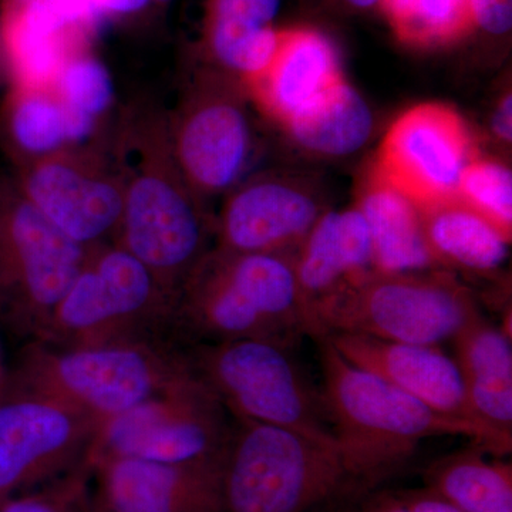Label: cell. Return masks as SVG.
<instances>
[{
  "label": "cell",
  "instance_id": "6da1fadb",
  "mask_svg": "<svg viewBox=\"0 0 512 512\" xmlns=\"http://www.w3.org/2000/svg\"><path fill=\"white\" fill-rule=\"evenodd\" d=\"M107 147L124 195L113 242L140 259L177 301L211 251L214 224L175 160L167 113L154 101H134L109 130Z\"/></svg>",
  "mask_w": 512,
  "mask_h": 512
},
{
  "label": "cell",
  "instance_id": "7a4b0ae2",
  "mask_svg": "<svg viewBox=\"0 0 512 512\" xmlns=\"http://www.w3.org/2000/svg\"><path fill=\"white\" fill-rule=\"evenodd\" d=\"M320 343L322 399L350 476L372 484L413 456L423 440L461 436L485 453L507 456L510 444L470 421L436 412Z\"/></svg>",
  "mask_w": 512,
  "mask_h": 512
},
{
  "label": "cell",
  "instance_id": "3957f363",
  "mask_svg": "<svg viewBox=\"0 0 512 512\" xmlns=\"http://www.w3.org/2000/svg\"><path fill=\"white\" fill-rule=\"evenodd\" d=\"M309 335L295 254H234L211 249L175 301L173 340L221 343L268 339L291 345Z\"/></svg>",
  "mask_w": 512,
  "mask_h": 512
},
{
  "label": "cell",
  "instance_id": "277c9868",
  "mask_svg": "<svg viewBox=\"0 0 512 512\" xmlns=\"http://www.w3.org/2000/svg\"><path fill=\"white\" fill-rule=\"evenodd\" d=\"M188 372L183 348L173 342L73 349L30 342L8 387L55 400L100 424L163 392Z\"/></svg>",
  "mask_w": 512,
  "mask_h": 512
},
{
  "label": "cell",
  "instance_id": "5b68a950",
  "mask_svg": "<svg viewBox=\"0 0 512 512\" xmlns=\"http://www.w3.org/2000/svg\"><path fill=\"white\" fill-rule=\"evenodd\" d=\"M175 298L116 242L90 248L82 271L37 340L53 348L174 342ZM177 345V343H175Z\"/></svg>",
  "mask_w": 512,
  "mask_h": 512
},
{
  "label": "cell",
  "instance_id": "8992f818",
  "mask_svg": "<svg viewBox=\"0 0 512 512\" xmlns=\"http://www.w3.org/2000/svg\"><path fill=\"white\" fill-rule=\"evenodd\" d=\"M353 483L336 441L237 420L221 458V512H311Z\"/></svg>",
  "mask_w": 512,
  "mask_h": 512
},
{
  "label": "cell",
  "instance_id": "52a82bcc",
  "mask_svg": "<svg viewBox=\"0 0 512 512\" xmlns=\"http://www.w3.org/2000/svg\"><path fill=\"white\" fill-rule=\"evenodd\" d=\"M480 315L470 289L443 272H372L319 309L312 338L353 333L440 346Z\"/></svg>",
  "mask_w": 512,
  "mask_h": 512
},
{
  "label": "cell",
  "instance_id": "ba28073f",
  "mask_svg": "<svg viewBox=\"0 0 512 512\" xmlns=\"http://www.w3.org/2000/svg\"><path fill=\"white\" fill-rule=\"evenodd\" d=\"M288 349L275 340L239 339L188 345L183 352L191 372L235 419L336 441L322 394Z\"/></svg>",
  "mask_w": 512,
  "mask_h": 512
},
{
  "label": "cell",
  "instance_id": "9c48e42d",
  "mask_svg": "<svg viewBox=\"0 0 512 512\" xmlns=\"http://www.w3.org/2000/svg\"><path fill=\"white\" fill-rule=\"evenodd\" d=\"M89 251L33 207L13 177H0V318L13 332L40 338Z\"/></svg>",
  "mask_w": 512,
  "mask_h": 512
},
{
  "label": "cell",
  "instance_id": "30bf717a",
  "mask_svg": "<svg viewBox=\"0 0 512 512\" xmlns=\"http://www.w3.org/2000/svg\"><path fill=\"white\" fill-rule=\"evenodd\" d=\"M232 424L227 410L194 373L97 426L86 463L138 458L164 464L221 460Z\"/></svg>",
  "mask_w": 512,
  "mask_h": 512
},
{
  "label": "cell",
  "instance_id": "8fae6325",
  "mask_svg": "<svg viewBox=\"0 0 512 512\" xmlns=\"http://www.w3.org/2000/svg\"><path fill=\"white\" fill-rule=\"evenodd\" d=\"M167 124L178 167L205 205L238 185L254 150L238 80L221 72L195 77Z\"/></svg>",
  "mask_w": 512,
  "mask_h": 512
},
{
  "label": "cell",
  "instance_id": "7c38bea8",
  "mask_svg": "<svg viewBox=\"0 0 512 512\" xmlns=\"http://www.w3.org/2000/svg\"><path fill=\"white\" fill-rule=\"evenodd\" d=\"M12 177L30 204L77 244L94 248L116 239L123 183L107 136L20 167Z\"/></svg>",
  "mask_w": 512,
  "mask_h": 512
},
{
  "label": "cell",
  "instance_id": "4fadbf2b",
  "mask_svg": "<svg viewBox=\"0 0 512 512\" xmlns=\"http://www.w3.org/2000/svg\"><path fill=\"white\" fill-rule=\"evenodd\" d=\"M96 423L37 394H0V505L86 461Z\"/></svg>",
  "mask_w": 512,
  "mask_h": 512
},
{
  "label": "cell",
  "instance_id": "5bb4252c",
  "mask_svg": "<svg viewBox=\"0 0 512 512\" xmlns=\"http://www.w3.org/2000/svg\"><path fill=\"white\" fill-rule=\"evenodd\" d=\"M474 158L473 138L456 111L421 104L387 131L376 177L427 208L457 198L461 177Z\"/></svg>",
  "mask_w": 512,
  "mask_h": 512
},
{
  "label": "cell",
  "instance_id": "9a60e30c",
  "mask_svg": "<svg viewBox=\"0 0 512 512\" xmlns=\"http://www.w3.org/2000/svg\"><path fill=\"white\" fill-rule=\"evenodd\" d=\"M89 466L90 512H221V460L164 464L116 457Z\"/></svg>",
  "mask_w": 512,
  "mask_h": 512
},
{
  "label": "cell",
  "instance_id": "2e32d148",
  "mask_svg": "<svg viewBox=\"0 0 512 512\" xmlns=\"http://www.w3.org/2000/svg\"><path fill=\"white\" fill-rule=\"evenodd\" d=\"M323 211L299 185L258 177L229 191L214 224L217 248L234 254H295Z\"/></svg>",
  "mask_w": 512,
  "mask_h": 512
},
{
  "label": "cell",
  "instance_id": "e0dca14e",
  "mask_svg": "<svg viewBox=\"0 0 512 512\" xmlns=\"http://www.w3.org/2000/svg\"><path fill=\"white\" fill-rule=\"evenodd\" d=\"M323 339L352 365L380 377L436 412L470 421L512 446V441L497 436L474 417L456 360L440 346L389 342L353 333H333Z\"/></svg>",
  "mask_w": 512,
  "mask_h": 512
},
{
  "label": "cell",
  "instance_id": "ac0fdd59",
  "mask_svg": "<svg viewBox=\"0 0 512 512\" xmlns=\"http://www.w3.org/2000/svg\"><path fill=\"white\" fill-rule=\"evenodd\" d=\"M372 272V238L362 211L356 207L323 212L295 252V274L309 336L319 309Z\"/></svg>",
  "mask_w": 512,
  "mask_h": 512
},
{
  "label": "cell",
  "instance_id": "d6986e66",
  "mask_svg": "<svg viewBox=\"0 0 512 512\" xmlns=\"http://www.w3.org/2000/svg\"><path fill=\"white\" fill-rule=\"evenodd\" d=\"M338 53L328 37L313 29L281 30L268 69L247 84L256 101L288 123L342 82Z\"/></svg>",
  "mask_w": 512,
  "mask_h": 512
},
{
  "label": "cell",
  "instance_id": "ffe728a7",
  "mask_svg": "<svg viewBox=\"0 0 512 512\" xmlns=\"http://www.w3.org/2000/svg\"><path fill=\"white\" fill-rule=\"evenodd\" d=\"M89 32L66 22L45 0L5 3L0 46L12 83L52 87L67 57L86 45Z\"/></svg>",
  "mask_w": 512,
  "mask_h": 512
},
{
  "label": "cell",
  "instance_id": "44dd1931",
  "mask_svg": "<svg viewBox=\"0 0 512 512\" xmlns=\"http://www.w3.org/2000/svg\"><path fill=\"white\" fill-rule=\"evenodd\" d=\"M453 342L471 412L488 430L512 441L510 333L480 315Z\"/></svg>",
  "mask_w": 512,
  "mask_h": 512
},
{
  "label": "cell",
  "instance_id": "7402d4cb",
  "mask_svg": "<svg viewBox=\"0 0 512 512\" xmlns=\"http://www.w3.org/2000/svg\"><path fill=\"white\" fill-rule=\"evenodd\" d=\"M279 8L281 0H208L205 43L221 73L247 86L268 69L281 37L272 25Z\"/></svg>",
  "mask_w": 512,
  "mask_h": 512
},
{
  "label": "cell",
  "instance_id": "603a6c76",
  "mask_svg": "<svg viewBox=\"0 0 512 512\" xmlns=\"http://www.w3.org/2000/svg\"><path fill=\"white\" fill-rule=\"evenodd\" d=\"M357 208L369 225L375 272L430 271L437 265L424 234L420 207L403 192L375 177Z\"/></svg>",
  "mask_w": 512,
  "mask_h": 512
},
{
  "label": "cell",
  "instance_id": "cb8c5ba5",
  "mask_svg": "<svg viewBox=\"0 0 512 512\" xmlns=\"http://www.w3.org/2000/svg\"><path fill=\"white\" fill-rule=\"evenodd\" d=\"M0 148L15 170L74 148L69 114L52 87L12 83L0 106Z\"/></svg>",
  "mask_w": 512,
  "mask_h": 512
},
{
  "label": "cell",
  "instance_id": "d4e9b609",
  "mask_svg": "<svg viewBox=\"0 0 512 512\" xmlns=\"http://www.w3.org/2000/svg\"><path fill=\"white\" fill-rule=\"evenodd\" d=\"M420 210L436 264L481 274L504 264L511 237L463 201L454 198Z\"/></svg>",
  "mask_w": 512,
  "mask_h": 512
},
{
  "label": "cell",
  "instance_id": "484cf974",
  "mask_svg": "<svg viewBox=\"0 0 512 512\" xmlns=\"http://www.w3.org/2000/svg\"><path fill=\"white\" fill-rule=\"evenodd\" d=\"M285 126L306 150L342 157L356 153L369 141L373 114L365 99L342 80Z\"/></svg>",
  "mask_w": 512,
  "mask_h": 512
},
{
  "label": "cell",
  "instance_id": "4316f807",
  "mask_svg": "<svg viewBox=\"0 0 512 512\" xmlns=\"http://www.w3.org/2000/svg\"><path fill=\"white\" fill-rule=\"evenodd\" d=\"M470 447L437 460L426 474L427 490L463 512H512V467Z\"/></svg>",
  "mask_w": 512,
  "mask_h": 512
},
{
  "label": "cell",
  "instance_id": "83f0119b",
  "mask_svg": "<svg viewBox=\"0 0 512 512\" xmlns=\"http://www.w3.org/2000/svg\"><path fill=\"white\" fill-rule=\"evenodd\" d=\"M52 89L69 114L74 147L99 143L106 137L109 128L104 124L114 103L113 79L86 46L67 57Z\"/></svg>",
  "mask_w": 512,
  "mask_h": 512
},
{
  "label": "cell",
  "instance_id": "f1b7e54d",
  "mask_svg": "<svg viewBox=\"0 0 512 512\" xmlns=\"http://www.w3.org/2000/svg\"><path fill=\"white\" fill-rule=\"evenodd\" d=\"M380 8L397 39L410 46L451 45L476 28L467 0H382Z\"/></svg>",
  "mask_w": 512,
  "mask_h": 512
},
{
  "label": "cell",
  "instance_id": "f546056e",
  "mask_svg": "<svg viewBox=\"0 0 512 512\" xmlns=\"http://www.w3.org/2000/svg\"><path fill=\"white\" fill-rule=\"evenodd\" d=\"M457 198L511 237L512 174L510 168L497 161L474 158L461 177Z\"/></svg>",
  "mask_w": 512,
  "mask_h": 512
},
{
  "label": "cell",
  "instance_id": "4dcf8cb0",
  "mask_svg": "<svg viewBox=\"0 0 512 512\" xmlns=\"http://www.w3.org/2000/svg\"><path fill=\"white\" fill-rule=\"evenodd\" d=\"M90 466L79 467L0 505V512H90Z\"/></svg>",
  "mask_w": 512,
  "mask_h": 512
},
{
  "label": "cell",
  "instance_id": "1f68e13d",
  "mask_svg": "<svg viewBox=\"0 0 512 512\" xmlns=\"http://www.w3.org/2000/svg\"><path fill=\"white\" fill-rule=\"evenodd\" d=\"M476 28L491 35H505L512 25V0H467Z\"/></svg>",
  "mask_w": 512,
  "mask_h": 512
},
{
  "label": "cell",
  "instance_id": "d6a6232c",
  "mask_svg": "<svg viewBox=\"0 0 512 512\" xmlns=\"http://www.w3.org/2000/svg\"><path fill=\"white\" fill-rule=\"evenodd\" d=\"M410 512H463L430 490L403 495Z\"/></svg>",
  "mask_w": 512,
  "mask_h": 512
},
{
  "label": "cell",
  "instance_id": "836d02e7",
  "mask_svg": "<svg viewBox=\"0 0 512 512\" xmlns=\"http://www.w3.org/2000/svg\"><path fill=\"white\" fill-rule=\"evenodd\" d=\"M153 0H100V18L127 16L147 8Z\"/></svg>",
  "mask_w": 512,
  "mask_h": 512
},
{
  "label": "cell",
  "instance_id": "e575fe53",
  "mask_svg": "<svg viewBox=\"0 0 512 512\" xmlns=\"http://www.w3.org/2000/svg\"><path fill=\"white\" fill-rule=\"evenodd\" d=\"M493 127L495 134L504 141L512 138V97L511 93L505 94L503 100L495 110Z\"/></svg>",
  "mask_w": 512,
  "mask_h": 512
},
{
  "label": "cell",
  "instance_id": "d590c367",
  "mask_svg": "<svg viewBox=\"0 0 512 512\" xmlns=\"http://www.w3.org/2000/svg\"><path fill=\"white\" fill-rule=\"evenodd\" d=\"M363 512H410L402 497L396 495H382L367 505Z\"/></svg>",
  "mask_w": 512,
  "mask_h": 512
},
{
  "label": "cell",
  "instance_id": "8d00e7d4",
  "mask_svg": "<svg viewBox=\"0 0 512 512\" xmlns=\"http://www.w3.org/2000/svg\"><path fill=\"white\" fill-rule=\"evenodd\" d=\"M348 2L350 5L355 6V8L370 9L375 8V6H380L382 0H348Z\"/></svg>",
  "mask_w": 512,
  "mask_h": 512
},
{
  "label": "cell",
  "instance_id": "74e56055",
  "mask_svg": "<svg viewBox=\"0 0 512 512\" xmlns=\"http://www.w3.org/2000/svg\"><path fill=\"white\" fill-rule=\"evenodd\" d=\"M8 67H6L5 56H3L2 46H0V87L5 83L6 77H8Z\"/></svg>",
  "mask_w": 512,
  "mask_h": 512
},
{
  "label": "cell",
  "instance_id": "f35d334b",
  "mask_svg": "<svg viewBox=\"0 0 512 512\" xmlns=\"http://www.w3.org/2000/svg\"><path fill=\"white\" fill-rule=\"evenodd\" d=\"M170 2H173V0H153V3H156L158 6L167 5Z\"/></svg>",
  "mask_w": 512,
  "mask_h": 512
},
{
  "label": "cell",
  "instance_id": "ab89813d",
  "mask_svg": "<svg viewBox=\"0 0 512 512\" xmlns=\"http://www.w3.org/2000/svg\"><path fill=\"white\" fill-rule=\"evenodd\" d=\"M9 2H13V0H0V3H2V5H5V3Z\"/></svg>",
  "mask_w": 512,
  "mask_h": 512
}]
</instances>
